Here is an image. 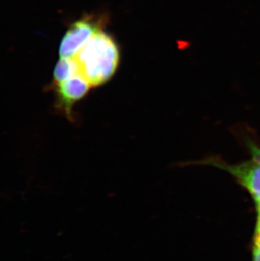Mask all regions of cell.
I'll return each instance as SVG.
<instances>
[{"instance_id":"obj_2","label":"cell","mask_w":260,"mask_h":261,"mask_svg":"<svg viewBox=\"0 0 260 261\" xmlns=\"http://www.w3.org/2000/svg\"><path fill=\"white\" fill-rule=\"evenodd\" d=\"M251 158L242 163H226L219 156H211L197 162V164L211 166L226 171L234 179L244 188L255 203L257 211L260 212V148L251 142L248 145Z\"/></svg>"},{"instance_id":"obj_3","label":"cell","mask_w":260,"mask_h":261,"mask_svg":"<svg viewBox=\"0 0 260 261\" xmlns=\"http://www.w3.org/2000/svg\"><path fill=\"white\" fill-rule=\"evenodd\" d=\"M103 15H85L72 23L59 44L60 58H74L86 42L105 25Z\"/></svg>"},{"instance_id":"obj_1","label":"cell","mask_w":260,"mask_h":261,"mask_svg":"<svg viewBox=\"0 0 260 261\" xmlns=\"http://www.w3.org/2000/svg\"><path fill=\"white\" fill-rule=\"evenodd\" d=\"M74 59L78 64L79 74L91 87H100L115 74L120 61V51L115 39L100 31L86 42Z\"/></svg>"},{"instance_id":"obj_4","label":"cell","mask_w":260,"mask_h":261,"mask_svg":"<svg viewBox=\"0 0 260 261\" xmlns=\"http://www.w3.org/2000/svg\"><path fill=\"white\" fill-rule=\"evenodd\" d=\"M91 88L90 83L80 74L58 84L51 85L55 96L54 109L57 113L71 123L76 122L74 106L86 97Z\"/></svg>"},{"instance_id":"obj_5","label":"cell","mask_w":260,"mask_h":261,"mask_svg":"<svg viewBox=\"0 0 260 261\" xmlns=\"http://www.w3.org/2000/svg\"><path fill=\"white\" fill-rule=\"evenodd\" d=\"M79 74V67L75 59L72 57L60 58L54 67L52 84H58Z\"/></svg>"},{"instance_id":"obj_6","label":"cell","mask_w":260,"mask_h":261,"mask_svg":"<svg viewBox=\"0 0 260 261\" xmlns=\"http://www.w3.org/2000/svg\"><path fill=\"white\" fill-rule=\"evenodd\" d=\"M253 243H258L260 244V212H258V221H257V226H256L255 234H254V239Z\"/></svg>"}]
</instances>
